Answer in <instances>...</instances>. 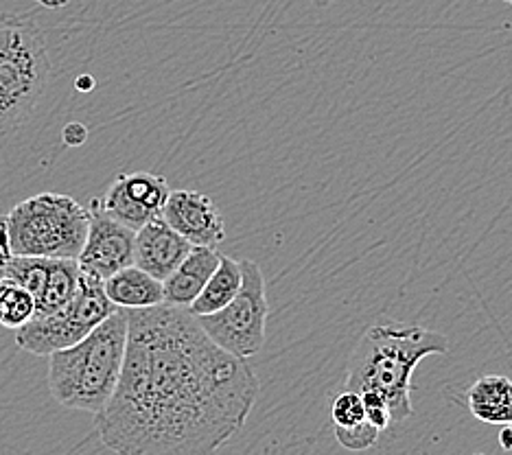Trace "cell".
Here are the masks:
<instances>
[{
	"label": "cell",
	"instance_id": "obj_1",
	"mask_svg": "<svg viewBox=\"0 0 512 455\" xmlns=\"http://www.w3.org/2000/svg\"><path fill=\"white\" fill-rule=\"evenodd\" d=\"M123 375L97 416L116 455H213L246 425L261 383L189 309H132Z\"/></svg>",
	"mask_w": 512,
	"mask_h": 455
},
{
	"label": "cell",
	"instance_id": "obj_22",
	"mask_svg": "<svg viewBox=\"0 0 512 455\" xmlns=\"http://www.w3.org/2000/svg\"><path fill=\"white\" fill-rule=\"evenodd\" d=\"M499 447L504 451H512V423L502 425V429H499Z\"/></svg>",
	"mask_w": 512,
	"mask_h": 455
},
{
	"label": "cell",
	"instance_id": "obj_5",
	"mask_svg": "<svg viewBox=\"0 0 512 455\" xmlns=\"http://www.w3.org/2000/svg\"><path fill=\"white\" fill-rule=\"evenodd\" d=\"M51 77L44 31L29 14H0V136L25 127Z\"/></svg>",
	"mask_w": 512,
	"mask_h": 455
},
{
	"label": "cell",
	"instance_id": "obj_17",
	"mask_svg": "<svg viewBox=\"0 0 512 455\" xmlns=\"http://www.w3.org/2000/svg\"><path fill=\"white\" fill-rule=\"evenodd\" d=\"M38 313V302L29 289L9 278H0V324L5 329L20 331Z\"/></svg>",
	"mask_w": 512,
	"mask_h": 455
},
{
	"label": "cell",
	"instance_id": "obj_2",
	"mask_svg": "<svg viewBox=\"0 0 512 455\" xmlns=\"http://www.w3.org/2000/svg\"><path fill=\"white\" fill-rule=\"evenodd\" d=\"M449 340L442 333L414 324L370 326L348 361L346 390L375 392L386 401L392 423L412 416V375L429 355H445Z\"/></svg>",
	"mask_w": 512,
	"mask_h": 455
},
{
	"label": "cell",
	"instance_id": "obj_25",
	"mask_svg": "<svg viewBox=\"0 0 512 455\" xmlns=\"http://www.w3.org/2000/svg\"><path fill=\"white\" fill-rule=\"evenodd\" d=\"M77 86H79V90H88L86 86H92V79H88V77L86 79H79Z\"/></svg>",
	"mask_w": 512,
	"mask_h": 455
},
{
	"label": "cell",
	"instance_id": "obj_9",
	"mask_svg": "<svg viewBox=\"0 0 512 455\" xmlns=\"http://www.w3.org/2000/svg\"><path fill=\"white\" fill-rule=\"evenodd\" d=\"M90 230L84 250L79 254L81 272L106 283L125 267L134 265L136 256V230L110 217L101 206V200L90 204Z\"/></svg>",
	"mask_w": 512,
	"mask_h": 455
},
{
	"label": "cell",
	"instance_id": "obj_4",
	"mask_svg": "<svg viewBox=\"0 0 512 455\" xmlns=\"http://www.w3.org/2000/svg\"><path fill=\"white\" fill-rule=\"evenodd\" d=\"M90 208L71 195L38 193L0 217V259H79L90 230Z\"/></svg>",
	"mask_w": 512,
	"mask_h": 455
},
{
	"label": "cell",
	"instance_id": "obj_11",
	"mask_svg": "<svg viewBox=\"0 0 512 455\" xmlns=\"http://www.w3.org/2000/svg\"><path fill=\"white\" fill-rule=\"evenodd\" d=\"M162 219L195 248L217 250L226 239L224 215L211 197L200 191H171Z\"/></svg>",
	"mask_w": 512,
	"mask_h": 455
},
{
	"label": "cell",
	"instance_id": "obj_24",
	"mask_svg": "<svg viewBox=\"0 0 512 455\" xmlns=\"http://www.w3.org/2000/svg\"><path fill=\"white\" fill-rule=\"evenodd\" d=\"M333 3H337V0H313V5L316 7H329Z\"/></svg>",
	"mask_w": 512,
	"mask_h": 455
},
{
	"label": "cell",
	"instance_id": "obj_14",
	"mask_svg": "<svg viewBox=\"0 0 512 455\" xmlns=\"http://www.w3.org/2000/svg\"><path fill=\"white\" fill-rule=\"evenodd\" d=\"M106 294L119 309H149L165 305V283L147 274L141 267H125L119 274L108 278Z\"/></svg>",
	"mask_w": 512,
	"mask_h": 455
},
{
	"label": "cell",
	"instance_id": "obj_12",
	"mask_svg": "<svg viewBox=\"0 0 512 455\" xmlns=\"http://www.w3.org/2000/svg\"><path fill=\"white\" fill-rule=\"evenodd\" d=\"M195 245L173 230L165 219H154L136 232L134 265L154 278L165 280L178 270Z\"/></svg>",
	"mask_w": 512,
	"mask_h": 455
},
{
	"label": "cell",
	"instance_id": "obj_6",
	"mask_svg": "<svg viewBox=\"0 0 512 455\" xmlns=\"http://www.w3.org/2000/svg\"><path fill=\"white\" fill-rule=\"evenodd\" d=\"M116 309L119 307L108 298L101 280L84 274L77 294L62 309L49 315H38L16 331V344L31 355L51 357L53 353L86 340Z\"/></svg>",
	"mask_w": 512,
	"mask_h": 455
},
{
	"label": "cell",
	"instance_id": "obj_13",
	"mask_svg": "<svg viewBox=\"0 0 512 455\" xmlns=\"http://www.w3.org/2000/svg\"><path fill=\"white\" fill-rule=\"evenodd\" d=\"M221 254L213 248H193L182 265L165 280V305L189 309L215 270Z\"/></svg>",
	"mask_w": 512,
	"mask_h": 455
},
{
	"label": "cell",
	"instance_id": "obj_7",
	"mask_svg": "<svg viewBox=\"0 0 512 455\" xmlns=\"http://www.w3.org/2000/svg\"><path fill=\"white\" fill-rule=\"evenodd\" d=\"M243 285L228 307L213 315L197 318L211 340L239 359H250L265 346L267 331V289L261 267L241 261Z\"/></svg>",
	"mask_w": 512,
	"mask_h": 455
},
{
	"label": "cell",
	"instance_id": "obj_21",
	"mask_svg": "<svg viewBox=\"0 0 512 455\" xmlns=\"http://www.w3.org/2000/svg\"><path fill=\"white\" fill-rule=\"evenodd\" d=\"M88 130L81 123H68V127H64V143L77 147L86 140Z\"/></svg>",
	"mask_w": 512,
	"mask_h": 455
},
{
	"label": "cell",
	"instance_id": "obj_27",
	"mask_svg": "<svg viewBox=\"0 0 512 455\" xmlns=\"http://www.w3.org/2000/svg\"><path fill=\"white\" fill-rule=\"evenodd\" d=\"M506 3H508V5H512V0H506Z\"/></svg>",
	"mask_w": 512,
	"mask_h": 455
},
{
	"label": "cell",
	"instance_id": "obj_18",
	"mask_svg": "<svg viewBox=\"0 0 512 455\" xmlns=\"http://www.w3.org/2000/svg\"><path fill=\"white\" fill-rule=\"evenodd\" d=\"M331 420L335 427H355L368 420L362 394L353 390L337 394L331 403Z\"/></svg>",
	"mask_w": 512,
	"mask_h": 455
},
{
	"label": "cell",
	"instance_id": "obj_10",
	"mask_svg": "<svg viewBox=\"0 0 512 455\" xmlns=\"http://www.w3.org/2000/svg\"><path fill=\"white\" fill-rule=\"evenodd\" d=\"M171 189L162 175L154 173H119L101 200L103 210L127 228L141 230L149 221L165 213Z\"/></svg>",
	"mask_w": 512,
	"mask_h": 455
},
{
	"label": "cell",
	"instance_id": "obj_15",
	"mask_svg": "<svg viewBox=\"0 0 512 455\" xmlns=\"http://www.w3.org/2000/svg\"><path fill=\"white\" fill-rule=\"evenodd\" d=\"M471 414L486 425L512 423V381L504 375H484L467 392Z\"/></svg>",
	"mask_w": 512,
	"mask_h": 455
},
{
	"label": "cell",
	"instance_id": "obj_20",
	"mask_svg": "<svg viewBox=\"0 0 512 455\" xmlns=\"http://www.w3.org/2000/svg\"><path fill=\"white\" fill-rule=\"evenodd\" d=\"M362 399H364V405H366V418L370 420V423L381 431L388 429L390 423H392V416H390L386 401H383L381 396L375 394V392H364Z\"/></svg>",
	"mask_w": 512,
	"mask_h": 455
},
{
	"label": "cell",
	"instance_id": "obj_3",
	"mask_svg": "<svg viewBox=\"0 0 512 455\" xmlns=\"http://www.w3.org/2000/svg\"><path fill=\"white\" fill-rule=\"evenodd\" d=\"M130 335V313L116 309L86 340L49 357V390L68 410L99 416L119 388Z\"/></svg>",
	"mask_w": 512,
	"mask_h": 455
},
{
	"label": "cell",
	"instance_id": "obj_16",
	"mask_svg": "<svg viewBox=\"0 0 512 455\" xmlns=\"http://www.w3.org/2000/svg\"><path fill=\"white\" fill-rule=\"evenodd\" d=\"M241 285H243L241 261L221 254V261H219V267L215 270V274L206 283L202 294L197 296V300L189 307L191 315H195V318H202V315H213L224 307H228L230 302L237 298V294L241 291Z\"/></svg>",
	"mask_w": 512,
	"mask_h": 455
},
{
	"label": "cell",
	"instance_id": "obj_26",
	"mask_svg": "<svg viewBox=\"0 0 512 455\" xmlns=\"http://www.w3.org/2000/svg\"><path fill=\"white\" fill-rule=\"evenodd\" d=\"M473 455H486V453H473Z\"/></svg>",
	"mask_w": 512,
	"mask_h": 455
},
{
	"label": "cell",
	"instance_id": "obj_23",
	"mask_svg": "<svg viewBox=\"0 0 512 455\" xmlns=\"http://www.w3.org/2000/svg\"><path fill=\"white\" fill-rule=\"evenodd\" d=\"M36 3L42 7H49V9H60V7L68 5V0H36Z\"/></svg>",
	"mask_w": 512,
	"mask_h": 455
},
{
	"label": "cell",
	"instance_id": "obj_19",
	"mask_svg": "<svg viewBox=\"0 0 512 455\" xmlns=\"http://www.w3.org/2000/svg\"><path fill=\"white\" fill-rule=\"evenodd\" d=\"M381 429H377L370 420H364L355 427H335V438L348 451H366L377 445Z\"/></svg>",
	"mask_w": 512,
	"mask_h": 455
},
{
	"label": "cell",
	"instance_id": "obj_8",
	"mask_svg": "<svg viewBox=\"0 0 512 455\" xmlns=\"http://www.w3.org/2000/svg\"><path fill=\"white\" fill-rule=\"evenodd\" d=\"M81 267L75 259H38V256H5L0 259V278L29 289L38 302V315H49L71 300L81 283Z\"/></svg>",
	"mask_w": 512,
	"mask_h": 455
}]
</instances>
